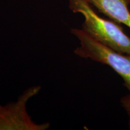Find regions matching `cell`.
I'll return each mask as SVG.
<instances>
[{
	"label": "cell",
	"instance_id": "277c9868",
	"mask_svg": "<svg viewBox=\"0 0 130 130\" xmlns=\"http://www.w3.org/2000/svg\"><path fill=\"white\" fill-rule=\"evenodd\" d=\"M92 6L111 20L130 28V11L126 0H88Z\"/></svg>",
	"mask_w": 130,
	"mask_h": 130
},
{
	"label": "cell",
	"instance_id": "8992f818",
	"mask_svg": "<svg viewBox=\"0 0 130 130\" xmlns=\"http://www.w3.org/2000/svg\"><path fill=\"white\" fill-rule=\"evenodd\" d=\"M126 1H127L128 5H130V0H126Z\"/></svg>",
	"mask_w": 130,
	"mask_h": 130
},
{
	"label": "cell",
	"instance_id": "3957f363",
	"mask_svg": "<svg viewBox=\"0 0 130 130\" xmlns=\"http://www.w3.org/2000/svg\"><path fill=\"white\" fill-rule=\"evenodd\" d=\"M40 86L26 89L16 101L0 104V130H46L50 123H37L32 121L27 111L29 101L41 90Z\"/></svg>",
	"mask_w": 130,
	"mask_h": 130
},
{
	"label": "cell",
	"instance_id": "6da1fadb",
	"mask_svg": "<svg viewBox=\"0 0 130 130\" xmlns=\"http://www.w3.org/2000/svg\"><path fill=\"white\" fill-rule=\"evenodd\" d=\"M68 2L73 13L84 17L83 30L115 51L130 55V37L123 31L121 24L101 17L88 0H68Z\"/></svg>",
	"mask_w": 130,
	"mask_h": 130
},
{
	"label": "cell",
	"instance_id": "5b68a950",
	"mask_svg": "<svg viewBox=\"0 0 130 130\" xmlns=\"http://www.w3.org/2000/svg\"><path fill=\"white\" fill-rule=\"evenodd\" d=\"M121 106L125 111L128 116V128L130 129V94L123 96L121 99Z\"/></svg>",
	"mask_w": 130,
	"mask_h": 130
},
{
	"label": "cell",
	"instance_id": "7a4b0ae2",
	"mask_svg": "<svg viewBox=\"0 0 130 130\" xmlns=\"http://www.w3.org/2000/svg\"><path fill=\"white\" fill-rule=\"evenodd\" d=\"M71 32L79 42L74 53L79 57L110 66L122 78L123 85L130 94V55L119 53L107 46L82 28H71Z\"/></svg>",
	"mask_w": 130,
	"mask_h": 130
}]
</instances>
